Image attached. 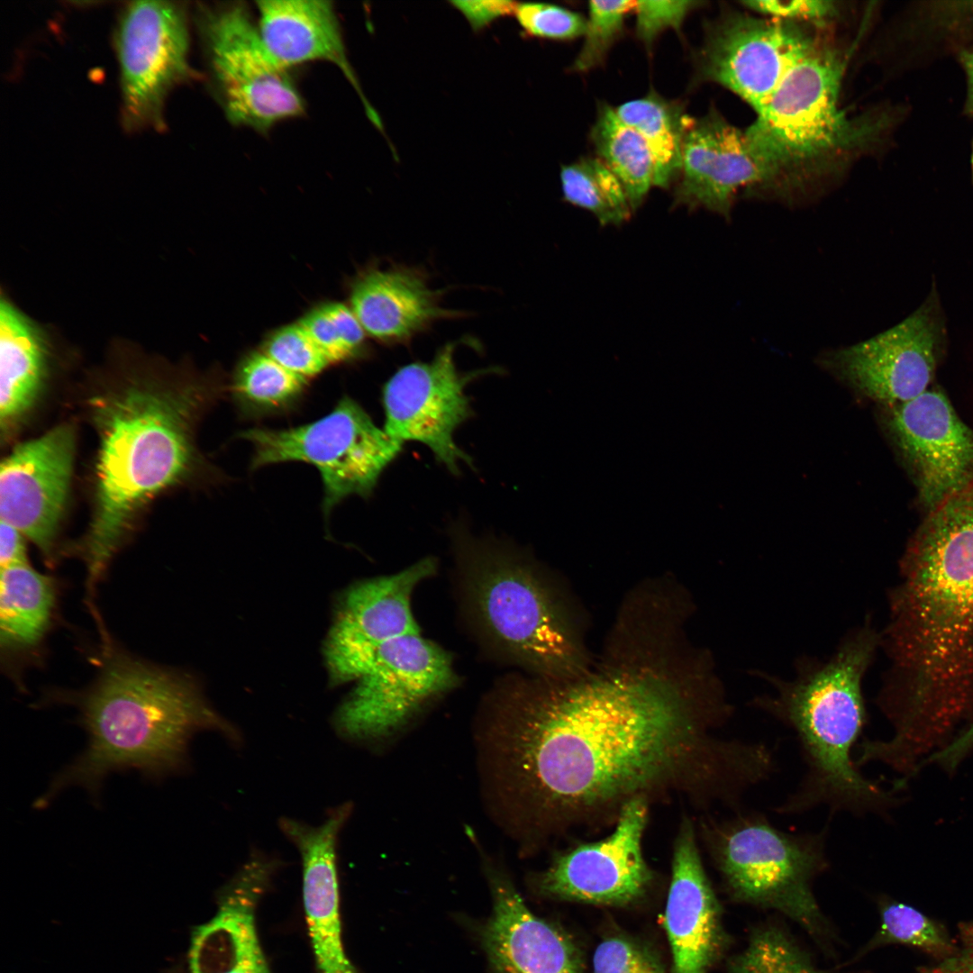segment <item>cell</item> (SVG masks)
Listing matches in <instances>:
<instances>
[{"label":"cell","mask_w":973,"mask_h":973,"mask_svg":"<svg viewBox=\"0 0 973 973\" xmlns=\"http://www.w3.org/2000/svg\"><path fill=\"white\" fill-rule=\"evenodd\" d=\"M730 714L715 693L688 696L650 672L574 683L505 675L485 694L474 726L490 814L528 850L672 789L729 804L759 764L752 742L710 733Z\"/></svg>","instance_id":"obj_1"},{"label":"cell","mask_w":973,"mask_h":973,"mask_svg":"<svg viewBox=\"0 0 973 973\" xmlns=\"http://www.w3.org/2000/svg\"><path fill=\"white\" fill-rule=\"evenodd\" d=\"M899 574L880 633L890 667L877 701L894 728L884 755L913 767L973 720V482L928 511Z\"/></svg>","instance_id":"obj_2"},{"label":"cell","mask_w":973,"mask_h":973,"mask_svg":"<svg viewBox=\"0 0 973 973\" xmlns=\"http://www.w3.org/2000/svg\"><path fill=\"white\" fill-rule=\"evenodd\" d=\"M77 706L86 747L53 777L37 809L74 786L96 798L113 772L134 769L151 780L182 772L198 732L216 731L236 744L240 738L190 677L125 655L105 665Z\"/></svg>","instance_id":"obj_3"},{"label":"cell","mask_w":973,"mask_h":973,"mask_svg":"<svg viewBox=\"0 0 973 973\" xmlns=\"http://www.w3.org/2000/svg\"><path fill=\"white\" fill-rule=\"evenodd\" d=\"M880 641L867 621L846 634L827 660H799L793 680L761 673L774 692L756 696L750 705L793 730L806 767L800 784L777 805L780 814L823 806L831 814L859 816L888 805L890 792L864 777L854 758L867 723L862 682Z\"/></svg>","instance_id":"obj_4"},{"label":"cell","mask_w":973,"mask_h":973,"mask_svg":"<svg viewBox=\"0 0 973 973\" xmlns=\"http://www.w3.org/2000/svg\"><path fill=\"white\" fill-rule=\"evenodd\" d=\"M215 396L199 384L177 389L135 385L94 400L100 444L95 512L84 548L89 587L105 570L137 510L194 468L193 425Z\"/></svg>","instance_id":"obj_5"},{"label":"cell","mask_w":973,"mask_h":973,"mask_svg":"<svg viewBox=\"0 0 973 973\" xmlns=\"http://www.w3.org/2000/svg\"><path fill=\"white\" fill-rule=\"evenodd\" d=\"M459 607L491 655L536 676L565 679L581 670L578 641L552 590L511 544L451 526Z\"/></svg>","instance_id":"obj_6"},{"label":"cell","mask_w":973,"mask_h":973,"mask_svg":"<svg viewBox=\"0 0 973 973\" xmlns=\"http://www.w3.org/2000/svg\"><path fill=\"white\" fill-rule=\"evenodd\" d=\"M849 56L825 43L800 60L746 130L775 169L780 196L839 159L878 144L896 114L878 110L849 115L840 92Z\"/></svg>","instance_id":"obj_7"},{"label":"cell","mask_w":973,"mask_h":973,"mask_svg":"<svg viewBox=\"0 0 973 973\" xmlns=\"http://www.w3.org/2000/svg\"><path fill=\"white\" fill-rule=\"evenodd\" d=\"M705 825V838L730 896L737 902L776 910L797 923L823 946L832 931L813 892L829 867L828 827L790 832L764 814L736 810Z\"/></svg>","instance_id":"obj_8"},{"label":"cell","mask_w":973,"mask_h":973,"mask_svg":"<svg viewBox=\"0 0 973 973\" xmlns=\"http://www.w3.org/2000/svg\"><path fill=\"white\" fill-rule=\"evenodd\" d=\"M240 437L252 445L253 469L291 461L315 467L323 484L325 514L350 496H368L403 446L350 396L312 423L280 430L253 428Z\"/></svg>","instance_id":"obj_9"},{"label":"cell","mask_w":973,"mask_h":973,"mask_svg":"<svg viewBox=\"0 0 973 973\" xmlns=\"http://www.w3.org/2000/svg\"><path fill=\"white\" fill-rule=\"evenodd\" d=\"M197 23L211 82L231 123L265 132L303 114L287 68L268 51L244 5L200 7Z\"/></svg>","instance_id":"obj_10"},{"label":"cell","mask_w":973,"mask_h":973,"mask_svg":"<svg viewBox=\"0 0 973 973\" xmlns=\"http://www.w3.org/2000/svg\"><path fill=\"white\" fill-rule=\"evenodd\" d=\"M358 680L337 709L333 724L341 737L370 743L401 731L453 689L459 677L449 654L418 632L385 646Z\"/></svg>","instance_id":"obj_11"},{"label":"cell","mask_w":973,"mask_h":973,"mask_svg":"<svg viewBox=\"0 0 973 973\" xmlns=\"http://www.w3.org/2000/svg\"><path fill=\"white\" fill-rule=\"evenodd\" d=\"M114 38L124 129L163 130L168 94L194 74L186 7L169 1L128 3Z\"/></svg>","instance_id":"obj_12"},{"label":"cell","mask_w":973,"mask_h":973,"mask_svg":"<svg viewBox=\"0 0 973 973\" xmlns=\"http://www.w3.org/2000/svg\"><path fill=\"white\" fill-rule=\"evenodd\" d=\"M944 332L929 299L900 323L868 340L822 353L820 366L857 395L883 406L924 393L937 368Z\"/></svg>","instance_id":"obj_13"},{"label":"cell","mask_w":973,"mask_h":973,"mask_svg":"<svg viewBox=\"0 0 973 973\" xmlns=\"http://www.w3.org/2000/svg\"><path fill=\"white\" fill-rule=\"evenodd\" d=\"M808 27L739 13L723 14L706 30L697 57L699 78L727 88L756 112L820 44Z\"/></svg>","instance_id":"obj_14"},{"label":"cell","mask_w":973,"mask_h":973,"mask_svg":"<svg viewBox=\"0 0 973 973\" xmlns=\"http://www.w3.org/2000/svg\"><path fill=\"white\" fill-rule=\"evenodd\" d=\"M458 341H450L429 361L399 368L383 387L385 432L395 441H417L431 449L453 474L471 459L454 441L457 428L472 414L466 386L492 368L463 373L456 366Z\"/></svg>","instance_id":"obj_15"},{"label":"cell","mask_w":973,"mask_h":973,"mask_svg":"<svg viewBox=\"0 0 973 973\" xmlns=\"http://www.w3.org/2000/svg\"><path fill=\"white\" fill-rule=\"evenodd\" d=\"M436 570V559L426 557L394 574L354 584L341 595L324 645L333 685L359 679L385 646L420 632L413 594Z\"/></svg>","instance_id":"obj_16"},{"label":"cell","mask_w":973,"mask_h":973,"mask_svg":"<svg viewBox=\"0 0 973 973\" xmlns=\"http://www.w3.org/2000/svg\"><path fill=\"white\" fill-rule=\"evenodd\" d=\"M882 418L925 509L973 482V430L942 392L926 390L908 402L886 405Z\"/></svg>","instance_id":"obj_17"},{"label":"cell","mask_w":973,"mask_h":973,"mask_svg":"<svg viewBox=\"0 0 973 973\" xmlns=\"http://www.w3.org/2000/svg\"><path fill=\"white\" fill-rule=\"evenodd\" d=\"M742 190L751 195L764 190L779 194L777 174L746 130L711 108L693 118L686 132L675 202L729 218Z\"/></svg>","instance_id":"obj_18"},{"label":"cell","mask_w":973,"mask_h":973,"mask_svg":"<svg viewBox=\"0 0 973 973\" xmlns=\"http://www.w3.org/2000/svg\"><path fill=\"white\" fill-rule=\"evenodd\" d=\"M648 804L645 798L628 802L609 836L557 856L537 878L539 891L559 899L609 905L640 898L652 878L641 849Z\"/></svg>","instance_id":"obj_19"},{"label":"cell","mask_w":973,"mask_h":973,"mask_svg":"<svg viewBox=\"0 0 973 973\" xmlns=\"http://www.w3.org/2000/svg\"><path fill=\"white\" fill-rule=\"evenodd\" d=\"M74 432L68 424L20 444L0 467V519L45 556L51 554L71 477Z\"/></svg>","instance_id":"obj_20"},{"label":"cell","mask_w":973,"mask_h":973,"mask_svg":"<svg viewBox=\"0 0 973 973\" xmlns=\"http://www.w3.org/2000/svg\"><path fill=\"white\" fill-rule=\"evenodd\" d=\"M278 866L276 859L253 851L223 887L214 917L192 932L190 973H271L258 935L256 908Z\"/></svg>","instance_id":"obj_21"},{"label":"cell","mask_w":973,"mask_h":973,"mask_svg":"<svg viewBox=\"0 0 973 973\" xmlns=\"http://www.w3.org/2000/svg\"><path fill=\"white\" fill-rule=\"evenodd\" d=\"M351 811L352 805L343 803L317 826L291 817L278 821L301 858L304 908L319 973H356L343 947L337 869L339 836Z\"/></svg>","instance_id":"obj_22"},{"label":"cell","mask_w":973,"mask_h":973,"mask_svg":"<svg viewBox=\"0 0 973 973\" xmlns=\"http://www.w3.org/2000/svg\"><path fill=\"white\" fill-rule=\"evenodd\" d=\"M493 910L481 938L497 973H584L574 942L534 914L510 878L493 862L485 864Z\"/></svg>","instance_id":"obj_23"},{"label":"cell","mask_w":973,"mask_h":973,"mask_svg":"<svg viewBox=\"0 0 973 973\" xmlns=\"http://www.w3.org/2000/svg\"><path fill=\"white\" fill-rule=\"evenodd\" d=\"M704 869L691 822L682 823L674 847L664 927L673 973H706L724 943L721 909Z\"/></svg>","instance_id":"obj_24"},{"label":"cell","mask_w":973,"mask_h":973,"mask_svg":"<svg viewBox=\"0 0 973 973\" xmlns=\"http://www.w3.org/2000/svg\"><path fill=\"white\" fill-rule=\"evenodd\" d=\"M443 290L432 289L420 268L395 264L369 267L350 287V308L366 334L388 345L408 344L435 322L463 313L446 309Z\"/></svg>","instance_id":"obj_25"},{"label":"cell","mask_w":973,"mask_h":973,"mask_svg":"<svg viewBox=\"0 0 973 973\" xmlns=\"http://www.w3.org/2000/svg\"><path fill=\"white\" fill-rule=\"evenodd\" d=\"M257 10L260 37L280 65L287 69L309 61L336 65L360 93L369 119L377 128L382 126L377 114L361 94L332 2L266 0L257 2Z\"/></svg>","instance_id":"obj_26"},{"label":"cell","mask_w":973,"mask_h":973,"mask_svg":"<svg viewBox=\"0 0 973 973\" xmlns=\"http://www.w3.org/2000/svg\"><path fill=\"white\" fill-rule=\"evenodd\" d=\"M46 347L36 326L10 302L0 306V425L11 428L32 406L46 370Z\"/></svg>","instance_id":"obj_27"},{"label":"cell","mask_w":973,"mask_h":973,"mask_svg":"<svg viewBox=\"0 0 973 973\" xmlns=\"http://www.w3.org/2000/svg\"><path fill=\"white\" fill-rule=\"evenodd\" d=\"M55 584L28 564L2 568L0 641L7 650L28 649L46 633L55 605Z\"/></svg>","instance_id":"obj_28"},{"label":"cell","mask_w":973,"mask_h":973,"mask_svg":"<svg viewBox=\"0 0 973 973\" xmlns=\"http://www.w3.org/2000/svg\"><path fill=\"white\" fill-rule=\"evenodd\" d=\"M618 118L646 141L654 161V186L668 188L677 181L682 164V145L693 117L677 101L657 93L614 107Z\"/></svg>","instance_id":"obj_29"},{"label":"cell","mask_w":973,"mask_h":973,"mask_svg":"<svg viewBox=\"0 0 973 973\" xmlns=\"http://www.w3.org/2000/svg\"><path fill=\"white\" fill-rule=\"evenodd\" d=\"M590 137L596 157L620 180L632 211L637 209L654 186V161L646 141L606 104L598 108Z\"/></svg>","instance_id":"obj_30"},{"label":"cell","mask_w":973,"mask_h":973,"mask_svg":"<svg viewBox=\"0 0 973 973\" xmlns=\"http://www.w3.org/2000/svg\"><path fill=\"white\" fill-rule=\"evenodd\" d=\"M564 199L589 211L602 225H619L632 212L625 190L598 157H584L560 169Z\"/></svg>","instance_id":"obj_31"},{"label":"cell","mask_w":973,"mask_h":973,"mask_svg":"<svg viewBox=\"0 0 973 973\" xmlns=\"http://www.w3.org/2000/svg\"><path fill=\"white\" fill-rule=\"evenodd\" d=\"M307 379L286 369L263 352H252L239 364L232 391L244 412L267 414L295 404Z\"/></svg>","instance_id":"obj_32"},{"label":"cell","mask_w":973,"mask_h":973,"mask_svg":"<svg viewBox=\"0 0 973 973\" xmlns=\"http://www.w3.org/2000/svg\"><path fill=\"white\" fill-rule=\"evenodd\" d=\"M879 927L858 957L886 945H902L923 952L935 961L943 960L957 950V939L940 921L916 907L885 898L879 902Z\"/></svg>","instance_id":"obj_33"},{"label":"cell","mask_w":973,"mask_h":973,"mask_svg":"<svg viewBox=\"0 0 973 973\" xmlns=\"http://www.w3.org/2000/svg\"><path fill=\"white\" fill-rule=\"evenodd\" d=\"M727 973H830L817 968L783 930L765 925L754 930L744 950L729 962Z\"/></svg>","instance_id":"obj_34"},{"label":"cell","mask_w":973,"mask_h":973,"mask_svg":"<svg viewBox=\"0 0 973 973\" xmlns=\"http://www.w3.org/2000/svg\"><path fill=\"white\" fill-rule=\"evenodd\" d=\"M300 323L330 363L353 359L364 349L366 332L351 308L343 304L322 305L310 311Z\"/></svg>","instance_id":"obj_35"},{"label":"cell","mask_w":973,"mask_h":973,"mask_svg":"<svg viewBox=\"0 0 973 973\" xmlns=\"http://www.w3.org/2000/svg\"><path fill=\"white\" fill-rule=\"evenodd\" d=\"M636 1H590L584 42L571 69L587 72L601 65L619 39Z\"/></svg>","instance_id":"obj_36"},{"label":"cell","mask_w":973,"mask_h":973,"mask_svg":"<svg viewBox=\"0 0 973 973\" xmlns=\"http://www.w3.org/2000/svg\"><path fill=\"white\" fill-rule=\"evenodd\" d=\"M264 352L286 369L306 379L321 373L331 364L300 323L276 331L268 339Z\"/></svg>","instance_id":"obj_37"},{"label":"cell","mask_w":973,"mask_h":973,"mask_svg":"<svg viewBox=\"0 0 973 973\" xmlns=\"http://www.w3.org/2000/svg\"><path fill=\"white\" fill-rule=\"evenodd\" d=\"M526 35L568 41L584 35L587 17L552 4L518 3L514 14Z\"/></svg>","instance_id":"obj_38"},{"label":"cell","mask_w":973,"mask_h":973,"mask_svg":"<svg viewBox=\"0 0 973 973\" xmlns=\"http://www.w3.org/2000/svg\"><path fill=\"white\" fill-rule=\"evenodd\" d=\"M593 968L594 973H662L645 949L621 936L606 938L597 945Z\"/></svg>","instance_id":"obj_39"},{"label":"cell","mask_w":973,"mask_h":973,"mask_svg":"<svg viewBox=\"0 0 973 973\" xmlns=\"http://www.w3.org/2000/svg\"><path fill=\"white\" fill-rule=\"evenodd\" d=\"M698 1H636V36L648 48L663 32H678L687 16L700 5Z\"/></svg>","instance_id":"obj_40"},{"label":"cell","mask_w":973,"mask_h":973,"mask_svg":"<svg viewBox=\"0 0 973 973\" xmlns=\"http://www.w3.org/2000/svg\"><path fill=\"white\" fill-rule=\"evenodd\" d=\"M741 5L765 18L809 27L823 26L839 13L835 2L823 0L745 1Z\"/></svg>","instance_id":"obj_41"},{"label":"cell","mask_w":973,"mask_h":973,"mask_svg":"<svg viewBox=\"0 0 973 973\" xmlns=\"http://www.w3.org/2000/svg\"><path fill=\"white\" fill-rule=\"evenodd\" d=\"M956 939L958 947L951 956L922 967L918 973H973V921L959 923Z\"/></svg>","instance_id":"obj_42"},{"label":"cell","mask_w":973,"mask_h":973,"mask_svg":"<svg viewBox=\"0 0 973 973\" xmlns=\"http://www.w3.org/2000/svg\"><path fill=\"white\" fill-rule=\"evenodd\" d=\"M467 19L474 32L483 30L498 18L514 14L517 2L512 1H450Z\"/></svg>","instance_id":"obj_43"},{"label":"cell","mask_w":973,"mask_h":973,"mask_svg":"<svg viewBox=\"0 0 973 973\" xmlns=\"http://www.w3.org/2000/svg\"><path fill=\"white\" fill-rule=\"evenodd\" d=\"M973 750V721L955 739L941 750L931 754L924 763L936 762L947 771H953Z\"/></svg>","instance_id":"obj_44"},{"label":"cell","mask_w":973,"mask_h":973,"mask_svg":"<svg viewBox=\"0 0 973 973\" xmlns=\"http://www.w3.org/2000/svg\"><path fill=\"white\" fill-rule=\"evenodd\" d=\"M23 537L16 528L0 520L1 569L28 564Z\"/></svg>","instance_id":"obj_45"},{"label":"cell","mask_w":973,"mask_h":973,"mask_svg":"<svg viewBox=\"0 0 973 973\" xmlns=\"http://www.w3.org/2000/svg\"><path fill=\"white\" fill-rule=\"evenodd\" d=\"M958 59L963 68L967 82L964 113L973 117V47L959 50Z\"/></svg>","instance_id":"obj_46"},{"label":"cell","mask_w":973,"mask_h":973,"mask_svg":"<svg viewBox=\"0 0 973 973\" xmlns=\"http://www.w3.org/2000/svg\"><path fill=\"white\" fill-rule=\"evenodd\" d=\"M970 166H971V175H972V182H973V141H972V150H971V155H970Z\"/></svg>","instance_id":"obj_47"},{"label":"cell","mask_w":973,"mask_h":973,"mask_svg":"<svg viewBox=\"0 0 973 973\" xmlns=\"http://www.w3.org/2000/svg\"><path fill=\"white\" fill-rule=\"evenodd\" d=\"M165 973H181V972L179 970V968L177 967V968H172L167 970Z\"/></svg>","instance_id":"obj_48"}]
</instances>
